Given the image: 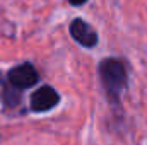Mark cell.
<instances>
[{
	"label": "cell",
	"mask_w": 147,
	"mask_h": 145,
	"mask_svg": "<svg viewBox=\"0 0 147 145\" xmlns=\"http://www.w3.org/2000/svg\"><path fill=\"white\" fill-rule=\"evenodd\" d=\"M99 75H101L106 92L111 97L118 96L127 85V70L121 65V62H118V60H113V58L105 60L99 65Z\"/></svg>",
	"instance_id": "cell-1"
},
{
	"label": "cell",
	"mask_w": 147,
	"mask_h": 145,
	"mask_svg": "<svg viewBox=\"0 0 147 145\" xmlns=\"http://www.w3.org/2000/svg\"><path fill=\"white\" fill-rule=\"evenodd\" d=\"M9 84L16 89H28V87H33L38 82L39 75H38L36 68L31 65V63H22V65H17L14 67L10 72H9Z\"/></svg>",
	"instance_id": "cell-2"
},
{
	"label": "cell",
	"mask_w": 147,
	"mask_h": 145,
	"mask_svg": "<svg viewBox=\"0 0 147 145\" xmlns=\"http://www.w3.org/2000/svg\"><path fill=\"white\" fill-rule=\"evenodd\" d=\"M58 101H60L58 92L50 85H43L38 91H34L31 96V109L36 113H43V111H48L53 106H57Z\"/></svg>",
	"instance_id": "cell-3"
},
{
	"label": "cell",
	"mask_w": 147,
	"mask_h": 145,
	"mask_svg": "<svg viewBox=\"0 0 147 145\" xmlns=\"http://www.w3.org/2000/svg\"><path fill=\"white\" fill-rule=\"evenodd\" d=\"M70 34H72V38L79 44H82L86 48L96 46V43H98L96 31L87 22H84L82 19H75L72 24H70Z\"/></svg>",
	"instance_id": "cell-4"
},
{
	"label": "cell",
	"mask_w": 147,
	"mask_h": 145,
	"mask_svg": "<svg viewBox=\"0 0 147 145\" xmlns=\"http://www.w3.org/2000/svg\"><path fill=\"white\" fill-rule=\"evenodd\" d=\"M21 101V94H19V89H16V87H9V89H5V104L7 106H16L17 103Z\"/></svg>",
	"instance_id": "cell-5"
},
{
	"label": "cell",
	"mask_w": 147,
	"mask_h": 145,
	"mask_svg": "<svg viewBox=\"0 0 147 145\" xmlns=\"http://www.w3.org/2000/svg\"><path fill=\"white\" fill-rule=\"evenodd\" d=\"M69 2H70L72 5H82V3H86L87 0H69Z\"/></svg>",
	"instance_id": "cell-6"
}]
</instances>
